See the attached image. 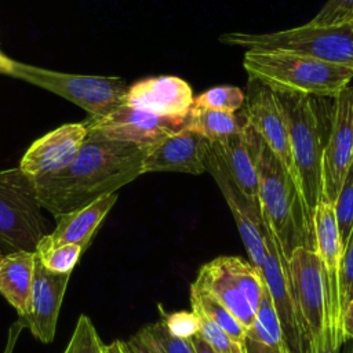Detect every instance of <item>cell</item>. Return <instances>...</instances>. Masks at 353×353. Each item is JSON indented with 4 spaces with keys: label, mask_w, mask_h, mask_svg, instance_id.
<instances>
[{
    "label": "cell",
    "mask_w": 353,
    "mask_h": 353,
    "mask_svg": "<svg viewBox=\"0 0 353 353\" xmlns=\"http://www.w3.org/2000/svg\"><path fill=\"white\" fill-rule=\"evenodd\" d=\"M334 210L343 247V243L353 228V167L350 168L334 201Z\"/></svg>",
    "instance_id": "f546056e"
},
{
    "label": "cell",
    "mask_w": 353,
    "mask_h": 353,
    "mask_svg": "<svg viewBox=\"0 0 353 353\" xmlns=\"http://www.w3.org/2000/svg\"><path fill=\"white\" fill-rule=\"evenodd\" d=\"M146 149L88 130L81 148L66 167L32 179L40 205L57 219L103 194L117 192L142 174Z\"/></svg>",
    "instance_id": "6da1fadb"
},
{
    "label": "cell",
    "mask_w": 353,
    "mask_h": 353,
    "mask_svg": "<svg viewBox=\"0 0 353 353\" xmlns=\"http://www.w3.org/2000/svg\"><path fill=\"white\" fill-rule=\"evenodd\" d=\"M287 272L299 328L307 346L323 335L327 321L325 283L317 252L310 247H296L287 258Z\"/></svg>",
    "instance_id": "9c48e42d"
},
{
    "label": "cell",
    "mask_w": 353,
    "mask_h": 353,
    "mask_svg": "<svg viewBox=\"0 0 353 353\" xmlns=\"http://www.w3.org/2000/svg\"><path fill=\"white\" fill-rule=\"evenodd\" d=\"M63 353H105V343L99 338L91 319L80 314L73 334Z\"/></svg>",
    "instance_id": "83f0119b"
},
{
    "label": "cell",
    "mask_w": 353,
    "mask_h": 353,
    "mask_svg": "<svg viewBox=\"0 0 353 353\" xmlns=\"http://www.w3.org/2000/svg\"><path fill=\"white\" fill-rule=\"evenodd\" d=\"M342 342L343 339L328 325H325L323 335L312 345H307L305 353H339Z\"/></svg>",
    "instance_id": "e575fe53"
},
{
    "label": "cell",
    "mask_w": 353,
    "mask_h": 353,
    "mask_svg": "<svg viewBox=\"0 0 353 353\" xmlns=\"http://www.w3.org/2000/svg\"><path fill=\"white\" fill-rule=\"evenodd\" d=\"M353 298V228L343 243L339 269V302L342 307Z\"/></svg>",
    "instance_id": "d6a6232c"
},
{
    "label": "cell",
    "mask_w": 353,
    "mask_h": 353,
    "mask_svg": "<svg viewBox=\"0 0 353 353\" xmlns=\"http://www.w3.org/2000/svg\"><path fill=\"white\" fill-rule=\"evenodd\" d=\"M190 305L192 312L204 316L225 332H228L234 341L244 345L245 328L233 317V314L210 292L192 283L190 285Z\"/></svg>",
    "instance_id": "d4e9b609"
},
{
    "label": "cell",
    "mask_w": 353,
    "mask_h": 353,
    "mask_svg": "<svg viewBox=\"0 0 353 353\" xmlns=\"http://www.w3.org/2000/svg\"><path fill=\"white\" fill-rule=\"evenodd\" d=\"M124 346L127 353H157L139 331L124 341Z\"/></svg>",
    "instance_id": "d590c367"
},
{
    "label": "cell",
    "mask_w": 353,
    "mask_h": 353,
    "mask_svg": "<svg viewBox=\"0 0 353 353\" xmlns=\"http://www.w3.org/2000/svg\"><path fill=\"white\" fill-rule=\"evenodd\" d=\"M208 172L219 186L230 212L237 225L240 237L248 252L251 263L261 269L265 259V240H263V219L258 205L252 204L230 181L218 157L210 150L207 157Z\"/></svg>",
    "instance_id": "d6986e66"
},
{
    "label": "cell",
    "mask_w": 353,
    "mask_h": 353,
    "mask_svg": "<svg viewBox=\"0 0 353 353\" xmlns=\"http://www.w3.org/2000/svg\"><path fill=\"white\" fill-rule=\"evenodd\" d=\"M197 317H199V334L207 341V343L216 353H245L244 345L234 341L221 327H218L204 316L197 314Z\"/></svg>",
    "instance_id": "4dcf8cb0"
},
{
    "label": "cell",
    "mask_w": 353,
    "mask_h": 353,
    "mask_svg": "<svg viewBox=\"0 0 353 353\" xmlns=\"http://www.w3.org/2000/svg\"><path fill=\"white\" fill-rule=\"evenodd\" d=\"M87 132L81 121L63 124L46 134L29 146L21 159V171L30 179H36L66 167L77 154Z\"/></svg>",
    "instance_id": "ac0fdd59"
},
{
    "label": "cell",
    "mask_w": 353,
    "mask_h": 353,
    "mask_svg": "<svg viewBox=\"0 0 353 353\" xmlns=\"http://www.w3.org/2000/svg\"><path fill=\"white\" fill-rule=\"evenodd\" d=\"M265 259L259 269L265 287L270 295L276 314L279 317L285 342L291 353H305L306 345L299 328L295 303L292 299L290 277L287 272V258L279 243L263 223Z\"/></svg>",
    "instance_id": "4fadbf2b"
},
{
    "label": "cell",
    "mask_w": 353,
    "mask_h": 353,
    "mask_svg": "<svg viewBox=\"0 0 353 353\" xmlns=\"http://www.w3.org/2000/svg\"><path fill=\"white\" fill-rule=\"evenodd\" d=\"M48 223L33 181L19 167L0 171V254L36 252Z\"/></svg>",
    "instance_id": "8992f818"
},
{
    "label": "cell",
    "mask_w": 353,
    "mask_h": 353,
    "mask_svg": "<svg viewBox=\"0 0 353 353\" xmlns=\"http://www.w3.org/2000/svg\"><path fill=\"white\" fill-rule=\"evenodd\" d=\"M244 92L234 85H218L201 92L193 105L223 112H239L244 103Z\"/></svg>",
    "instance_id": "484cf974"
},
{
    "label": "cell",
    "mask_w": 353,
    "mask_h": 353,
    "mask_svg": "<svg viewBox=\"0 0 353 353\" xmlns=\"http://www.w3.org/2000/svg\"><path fill=\"white\" fill-rule=\"evenodd\" d=\"M248 125L243 109L232 113L193 105L185 117L183 128L197 132L214 143L226 139L230 135L243 132Z\"/></svg>",
    "instance_id": "cb8c5ba5"
},
{
    "label": "cell",
    "mask_w": 353,
    "mask_h": 353,
    "mask_svg": "<svg viewBox=\"0 0 353 353\" xmlns=\"http://www.w3.org/2000/svg\"><path fill=\"white\" fill-rule=\"evenodd\" d=\"M241 109L251 128L276 156L295 183L288 124L280 97L262 83L250 79Z\"/></svg>",
    "instance_id": "8fae6325"
},
{
    "label": "cell",
    "mask_w": 353,
    "mask_h": 353,
    "mask_svg": "<svg viewBox=\"0 0 353 353\" xmlns=\"http://www.w3.org/2000/svg\"><path fill=\"white\" fill-rule=\"evenodd\" d=\"M10 76L66 98L92 119L105 117L127 102L128 85L120 77L62 73L18 61H12Z\"/></svg>",
    "instance_id": "52a82bcc"
},
{
    "label": "cell",
    "mask_w": 353,
    "mask_h": 353,
    "mask_svg": "<svg viewBox=\"0 0 353 353\" xmlns=\"http://www.w3.org/2000/svg\"><path fill=\"white\" fill-rule=\"evenodd\" d=\"M314 26H345L353 23V0H328L310 21Z\"/></svg>",
    "instance_id": "1f68e13d"
},
{
    "label": "cell",
    "mask_w": 353,
    "mask_h": 353,
    "mask_svg": "<svg viewBox=\"0 0 353 353\" xmlns=\"http://www.w3.org/2000/svg\"><path fill=\"white\" fill-rule=\"evenodd\" d=\"M345 353H353V341L349 342V347H346Z\"/></svg>",
    "instance_id": "60d3db41"
},
{
    "label": "cell",
    "mask_w": 353,
    "mask_h": 353,
    "mask_svg": "<svg viewBox=\"0 0 353 353\" xmlns=\"http://www.w3.org/2000/svg\"><path fill=\"white\" fill-rule=\"evenodd\" d=\"M353 167V87L334 98L321 157V200L334 204Z\"/></svg>",
    "instance_id": "30bf717a"
},
{
    "label": "cell",
    "mask_w": 353,
    "mask_h": 353,
    "mask_svg": "<svg viewBox=\"0 0 353 353\" xmlns=\"http://www.w3.org/2000/svg\"><path fill=\"white\" fill-rule=\"evenodd\" d=\"M341 334L345 341H353V298L342 307L341 312Z\"/></svg>",
    "instance_id": "8d00e7d4"
},
{
    "label": "cell",
    "mask_w": 353,
    "mask_h": 353,
    "mask_svg": "<svg viewBox=\"0 0 353 353\" xmlns=\"http://www.w3.org/2000/svg\"><path fill=\"white\" fill-rule=\"evenodd\" d=\"M139 332L148 339L157 353H193L189 339L172 335L161 319L145 325Z\"/></svg>",
    "instance_id": "4316f807"
},
{
    "label": "cell",
    "mask_w": 353,
    "mask_h": 353,
    "mask_svg": "<svg viewBox=\"0 0 353 353\" xmlns=\"http://www.w3.org/2000/svg\"><path fill=\"white\" fill-rule=\"evenodd\" d=\"M69 279L70 273H54L46 269L36 254L29 310L21 321L43 343L52 342L55 336L58 316Z\"/></svg>",
    "instance_id": "e0dca14e"
},
{
    "label": "cell",
    "mask_w": 353,
    "mask_h": 353,
    "mask_svg": "<svg viewBox=\"0 0 353 353\" xmlns=\"http://www.w3.org/2000/svg\"><path fill=\"white\" fill-rule=\"evenodd\" d=\"M211 142L197 132L182 128L146 149L142 160L145 172H186L200 175L207 168Z\"/></svg>",
    "instance_id": "9a60e30c"
},
{
    "label": "cell",
    "mask_w": 353,
    "mask_h": 353,
    "mask_svg": "<svg viewBox=\"0 0 353 353\" xmlns=\"http://www.w3.org/2000/svg\"><path fill=\"white\" fill-rule=\"evenodd\" d=\"M189 342L192 345L193 353H216L199 332L189 338Z\"/></svg>",
    "instance_id": "74e56055"
},
{
    "label": "cell",
    "mask_w": 353,
    "mask_h": 353,
    "mask_svg": "<svg viewBox=\"0 0 353 353\" xmlns=\"http://www.w3.org/2000/svg\"><path fill=\"white\" fill-rule=\"evenodd\" d=\"M244 350L245 353H291L266 287L254 323L245 331Z\"/></svg>",
    "instance_id": "603a6c76"
},
{
    "label": "cell",
    "mask_w": 353,
    "mask_h": 353,
    "mask_svg": "<svg viewBox=\"0 0 353 353\" xmlns=\"http://www.w3.org/2000/svg\"><path fill=\"white\" fill-rule=\"evenodd\" d=\"M0 259H1V254H0Z\"/></svg>",
    "instance_id": "b9f144b4"
},
{
    "label": "cell",
    "mask_w": 353,
    "mask_h": 353,
    "mask_svg": "<svg viewBox=\"0 0 353 353\" xmlns=\"http://www.w3.org/2000/svg\"><path fill=\"white\" fill-rule=\"evenodd\" d=\"M228 46L247 50H279L353 68V23L345 26H302L272 32H229L221 36Z\"/></svg>",
    "instance_id": "5b68a950"
},
{
    "label": "cell",
    "mask_w": 353,
    "mask_h": 353,
    "mask_svg": "<svg viewBox=\"0 0 353 353\" xmlns=\"http://www.w3.org/2000/svg\"><path fill=\"white\" fill-rule=\"evenodd\" d=\"M313 250L317 252L325 283L327 321L341 338V302H339V269L342 256V240L335 216L334 204L320 200L312 215ZM343 339V338H342Z\"/></svg>",
    "instance_id": "7c38bea8"
},
{
    "label": "cell",
    "mask_w": 353,
    "mask_h": 353,
    "mask_svg": "<svg viewBox=\"0 0 353 353\" xmlns=\"http://www.w3.org/2000/svg\"><path fill=\"white\" fill-rule=\"evenodd\" d=\"M105 353H127L124 341L116 339V341L110 342L109 345H105Z\"/></svg>",
    "instance_id": "f35d334b"
},
{
    "label": "cell",
    "mask_w": 353,
    "mask_h": 353,
    "mask_svg": "<svg viewBox=\"0 0 353 353\" xmlns=\"http://www.w3.org/2000/svg\"><path fill=\"white\" fill-rule=\"evenodd\" d=\"M83 123L88 130L109 139L150 148L163 138L182 130L185 127V117H161L130 105H123L105 117H90Z\"/></svg>",
    "instance_id": "5bb4252c"
},
{
    "label": "cell",
    "mask_w": 353,
    "mask_h": 353,
    "mask_svg": "<svg viewBox=\"0 0 353 353\" xmlns=\"http://www.w3.org/2000/svg\"><path fill=\"white\" fill-rule=\"evenodd\" d=\"M83 247L79 244H62L44 252H36L46 269L54 273H70L77 265Z\"/></svg>",
    "instance_id": "f1b7e54d"
},
{
    "label": "cell",
    "mask_w": 353,
    "mask_h": 353,
    "mask_svg": "<svg viewBox=\"0 0 353 353\" xmlns=\"http://www.w3.org/2000/svg\"><path fill=\"white\" fill-rule=\"evenodd\" d=\"M258 200L263 223L285 258L299 245L313 248V226L305 214L296 186L265 143L258 161Z\"/></svg>",
    "instance_id": "3957f363"
},
{
    "label": "cell",
    "mask_w": 353,
    "mask_h": 353,
    "mask_svg": "<svg viewBox=\"0 0 353 353\" xmlns=\"http://www.w3.org/2000/svg\"><path fill=\"white\" fill-rule=\"evenodd\" d=\"M193 284L216 298L245 331L252 325L265 283L251 262L240 256H218L199 269Z\"/></svg>",
    "instance_id": "ba28073f"
},
{
    "label": "cell",
    "mask_w": 353,
    "mask_h": 353,
    "mask_svg": "<svg viewBox=\"0 0 353 353\" xmlns=\"http://www.w3.org/2000/svg\"><path fill=\"white\" fill-rule=\"evenodd\" d=\"M279 97L288 124L295 186L305 214L312 223L313 211L321 200V157L324 142L319 98L298 95Z\"/></svg>",
    "instance_id": "277c9868"
},
{
    "label": "cell",
    "mask_w": 353,
    "mask_h": 353,
    "mask_svg": "<svg viewBox=\"0 0 353 353\" xmlns=\"http://www.w3.org/2000/svg\"><path fill=\"white\" fill-rule=\"evenodd\" d=\"M263 148L262 139L248 125L243 132L211 143L225 172L247 200L259 207L258 161Z\"/></svg>",
    "instance_id": "2e32d148"
},
{
    "label": "cell",
    "mask_w": 353,
    "mask_h": 353,
    "mask_svg": "<svg viewBox=\"0 0 353 353\" xmlns=\"http://www.w3.org/2000/svg\"><path fill=\"white\" fill-rule=\"evenodd\" d=\"M190 85L175 76L149 77L128 87L125 105L161 117L183 119L193 106Z\"/></svg>",
    "instance_id": "ffe728a7"
},
{
    "label": "cell",
    "mask_w": 353,
    "mask_h": 353,
    "mask_svg": "<svg viewBox=\"0 0 353 353\" xmlns=\"http://www.w3.org/2000/svg\"><path fill=\"white\" fill-rule=\"evenodd\" d=\"M116 201L117 193H108L85 207L57 218L54 230L40 240L36 252H44L62 244H79L85 250Z\"/></svg>",
    "instance_id": "44dd1931"
},
{
    "label": "cell",
    "mask_w": 353,
    "mask_h": 353,
    "mask_svg": "<svg viewBox=\"0 0 353 353\" xmlns=\"http://www.w3.org/2000/svg\"><path fill=\"white\" fill-rule=\"evenodd\" d=\"M161 320L164 321L168 331L183 339L192 338L199 332V317L194 312H175L171 314L163 313Z\"/></svg>",
    "instance_id": "836d02e7"
},
{
    "label": "cell",
    "mask_w": 353,
    "mask_h": 353,
    "mask_svg": "<svg viewBox=\"0 0 353 353\" xmlns=\"http://www.w3.org/2000/svg\"><path fill=\"white\" fill-rule=\"evenodd\" d=\"M243 66L279 95L334 99L353 80V68L279 50H247Z\"/></svg>",
    "instance_id": "7a4b0ae2"
},
{
    "label": "cell",
    "mask_w": 353,
    "mask_h": 353,
    "mask_svg": "<svg viewBox=\"0 0 353 353\" xmlns=\"http://www.w3.org/2000/svg\"><path fill=\"white\" fill-rule=\"evenodd\" d=\"M34 266L36 252L30 251L6 254L0 259V294L17 310L19 319L29 310Z\"/></svg>",
    "instance_id": "7402d4cb"
},
{
    "label": "cell",
    "mask_w": 353,
    "mask_h": 353,
    "mask_svg": "<svg viewBox=\"0 0 353 353\" xmlns=\"http://www.w3.org/2000/svg\"><path fill=\"white\" fill-rule=\"evenodd\" d=\"M11 68H12V59L7 58L6 55H3V54L0 52V73L10 74Z\"/></svg>",
    "instance_id": "ab89813d"
}]
</instances>
